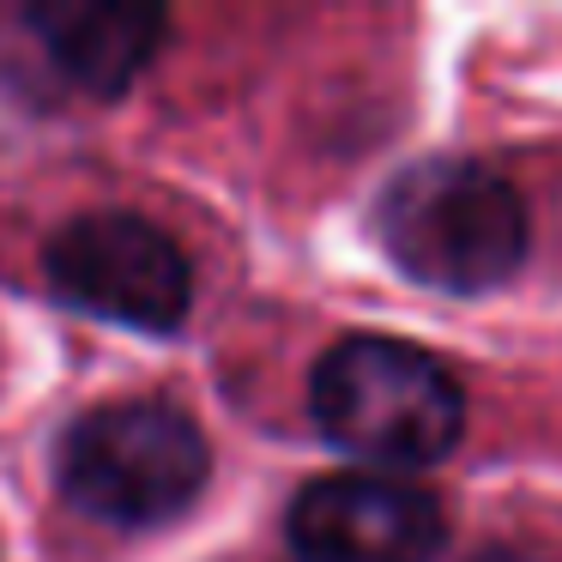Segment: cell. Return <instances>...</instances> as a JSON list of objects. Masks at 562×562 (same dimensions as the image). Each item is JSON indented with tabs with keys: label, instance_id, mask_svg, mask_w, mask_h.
Listing matches in <instances>:
<instances>
[{
	"label": "cell",
	"instance_id": "cell-3",
	"mask_svg": "<svg viewBox=\"0 0 562 562\" xmlns=\"http://www.w3.org/2000/svg\"><path fill=\"white\" fill-rule=\"evenodd\" d=\"M212 477V441L176 400H103L55 441V484L86 520L139 532L194 508Z\"/></svg>",
	"mask_w": 562,
	"mask_h": 562
},
{
	"label": "cell",
	"instance_id": "cell-5",
	"mask_svg": "<svg viewBox=\"0 0 562 562\" xmlns=\"http://www.w3.org/2000/svg\"><path fill=\"white\" fill-rule=\"evenodd\" d=\"M284 544L296 562H436L448 550V508L412 477L327 472L291 496Z\"/></svg>",
	"mask_w": 562,
	"mask_h": 562
},
{
	"label": "cell",
	"instance_id": "cell-4",
	"mask_svg": "<svg viewBox=\"0 0 562 562\" xmlns=\"http://www.w3.org/2000/svg\"><path fill=\"white\" fill-rule=\"evenodd\" d=\"M43 279L67 308L134 333H176L194 308V267L164 224L139 212H79L43 243Z\"/></svg>",
	"mask_w": 562,
	"mask_h": 562
},
{
	"label": "cell",
	"instance_id": "cell-6",
	"mask_svg": "<svg viewBox=\"0 0 562 562\" xmlns=\"http://www.w3.org/2000/svg\"><path fill=\"white\" fill-rule=\"evenodd\" d=\"M25 25L67 74V86L91 98H122L170 37L164 7H127V0H55V7H31Z\"/></svg>",
	"mask_w": 562,
	"mask_h": 562
},
{
	"label": "cell",
	"instance_id": "cell-2",
	"mask_svg": "<svg viewBox=\"0 0 562 562\" xmlns=\"http://www.w3.org/2000/svg\"><path fill=\"white\" fill-rule=\"evenodd\" d=\"M321 441L369 465H436L465 436V393L436 351L393 333H345L308 369Z\"/></svg>",
	"mask_w": 562,
	"mask_h": 562
},
{
	"label": "cell",
	"instance_id": "cell-7",
	"mask_svg": "<svg viewBox=\"0 0 562 562\" xmlns=\"http://www.w3.org/2000/svg\"><path fill=\"white\" fill-rule=\"evenodd\" d=\"M465 562H538V557H526V550H477V557H465Z\"/></svg>",
	"mask_w": 562,
	"mask_h": 562
},
{
	"label": "cell",
	"instance_id": "cell-1",
	"mask_svg": "<svg viewBox=\"0 0 562 562\" xmlns=\"http://www.w3.org/2000/svg\"><path fill=\"white\" fill-rule=\"evenodd\" d=\"M375 243L412 284L441 296H484L508 284L532 243L520 188L477 158L405 164L375 200Z\"/></svg>",
	"mask_w": 562,
	"mask_h": 562
}]
</instances>
